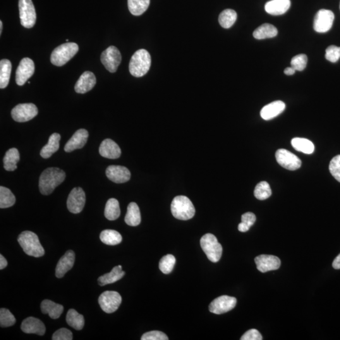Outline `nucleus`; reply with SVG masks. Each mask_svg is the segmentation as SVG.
<instances>
[{"mask_svg": "<svg viewBox=\"0 0 340 340\" xmlns=\"http://www.w3.org/2000/svg\"><path fill=\"white\" fill-rule=\"evenodd\" d=\"M121 61V52L116 47L110 46L102 53V63L111 73L116 72Z\"/></svg>", "mask_w": 340, "mask_h": 340, "instance_id": "nucleus-11", "label": "nucleus"}, {"mask_svg": "<svg viewBox=\"0 0 340 340\" xmlns=\"http://www.w3.org/2000/svg\"><path fill=\"white\" fill-rule=\"evenodd\" d=\"M141 221V212L137 203H129L125 217L126 223L130 226H137L140 224Z\"/></svg>", "mask_w": 340, "mask_h": 340, "instance_id": "nucleus-29", "label": "nucleus"}, {"mask_svg": "<svg viewBox=\"0 0 340 340\" xmlns=\"http://www.w3.org/2000/svg\"><path fill=\"white\" fill-rule=\"evenodd\" d=\"M296 71L294 69L293 67H290V68H287L284 70V73L286 75L291 76L293 75Z\"/></svg>", "mask_w": 340, "mask_h": 340, "instance_id": "nucleus-52", "label": "nucleus"}, {"mask_svg": "<svg viewBox=\"0 0 340 340\" xmlns=\"http://www.w3.org/2000/svg\"><path fill=\"white\" fill-rule=\"evenodd\" d=\"M75 260V254L73 251L69 250L60 258L56 268V276L62 278L73 267Z\"/></svg>", "mask_w": 340, "mask_h": 340, "instance_id": "nucleus-22", "label": "nucleus"}, {"mask_svg": "<svg viewBox=\"0 0 340 340\" xmlns=\"http://www.w3.org/2000/svg\"><path fill=\"white\" fill-rule=\"evenodd\" d=\"M88 136V132L86 129H79L66 144L64 151L70 153L76 150L81 149L87 143Z\"/></svg>", "mask_w": 340, "mask_h": 340, "instance_id": "nucleus-18", "label": "nucleus"}, {"mask_svg": "<svg viewBox=\"0 0 340 340\" xmlns=\"http://www.w3.org/2000/svg\"><path fill=\"white\" fill-rule=\"evenodd\" d=\"M11 63L8 59L0 61V88L3 89L8 86L10 78Z\"/></svg>", "mask_w": 340, "mask_h": 340, "instance_id": "nucleus-32", "label": "nucleus"}, {"mask_svg": "<svg viewBox=\"0 0 340 340\" xmlns=\"http://www.w3.org/2000/svg\"><path fill=\"white\" fill-rule=\"evenodd\" d=\"M291 4V0H271L265 4V9L270 15H281L288 11Z\"/></svg>", "mask_w": 340, "mask_h": 340, "instance_id": "nucleus-23", "label": "nucleus"}, {"mask_svg": "<svg viewBox=\"0 0 340 340\" xmlns=\"http://www.w3.org/2000/svg\"><path fill=\"white\" fill-rule=\"evenodd\" d=\"M278 164L289 170H296L301 167L302 162L296 155L286 150L280 149L275 153Z\"/></svg>", "mask_w": 340, "mask_h": 340, "instance_id": "nucleus-13", "label": "nucleus"}, {"mask_svg": "<svg viewBox=\"0 0 340 340\" xmlns=\"http://www.w3.org/2000/svg\"><path fill=\"white\" fill-rule=\"evenodd\" d=\"M128 8L133 15L140 16L147 10L150 0H128Z\"/></svg>", "mask_w": 340, "mask_h": 340, "instance_id": "nucleus-36", "label": "nucleus"}, {"mask_svg": "<svg viewBox=\"0 0 340 340\" xmlns=\"http://www.w3.org/2000/svg\"><path fill=\"white\" fill-rule=\"evenodd\" d=\"M16 202L15 195L11 190L4 186H0V207L5 209L11 207Z\"/></svg>", "mask_w": 340, "mask_h": 340, "instance_id": "nucleus-37", "label": "nucleus"}, {"mask_svg": "<svg viewBox=\"0 0 340 340\" xmlns=\"http://www.w3.org/2000/svg\"><path fill=\"white\" fill-rule=\"evenodd\" d=\"M79 51V47L75 42H68L60 45L52 51L51 61L56 66H62L71 60Z\"/></svg>", "mask_w": 340, "mask_h": 340, "instance_id": "nucleus-5", "label": "nucleus"}, {"mask_svg": "<svg viewBox=\"0 0 340 340\" xmlns=\"http://www.w3.org/2000/svg\"><path fill=\"white\" fill-rule=\"evenodd\" d=\"M175 257L172 255H167L164 256L160 261V270L165 274H169L173 270L174 265H175Z\"/></svg>", "mask_w": 340, "mask_h": 340, "instance_id": "nucleus-40", "label": "nucleus"}, {"mask_svg": "<svg viewBox=\"0 0 340 340\" xmlns=\"http://www.w3.org/2000/svg\"><path fill=\"white\" fill-rule=\"evenodd\" d=\"M292 146L294 149L305 154H312L315 151L313 143L307 139L296 138L291 141Z\"/></svg>", "mask_w": 340, "mask_h": 340, "instance_id": "nucleus-34", "label": "nucleus"}, {"mask_svg": "<svg viewBox=\"0 0 340 340\" xmlns=\"http://www.w3.org/2000/svg\"><path fill=\"white\" fill-rule=\"evenodd\" d=\"M21 330L27 334H36L43 336L45 333V327L41 321L37 318L28 317L23 321Z\"/></svg>", "mask_w": 340, "mask_h": 340, "instance_id": "nucleus-19", "label": "nucleus"}, {"mask_svg": "<svg viewBox=\"0 0 340 340\" xmlns=\"http://www.w3.org/2000/svg\"><path fill=\"white\" fill-rule=\"evenodd\" d=\"M60 140L61 136L59 134L54 133L50 136L48 143L40 151V155L43 159H49L54 153L58 151Z\"/></svg>", "mask_w": 340, "mask_h": 340, "instance_id": "nucleus-25", "label": "nucleus"}, {"mask_svg": "<svg viewBox=\"0 0 340 340\" xmlns=\"http://www.w3.org/2000/svg\"><path fill=\"white\" fill-rule=\"evenodd\" d=\"M237 300L233 297L222 296L215 299L209 305V311L216 315L229 312L236 305Z\"/></svg>", "mask_w": 340, "mask_h": 340, "instance_id": "nucleus-14", "label": "nucleus"}, {"mask_svg": "<svg viewBox=\"0 0 340 340\" xmlns=\"http://www.w3.org/2000/svg\"><path fill=\"white\" fill-rule=\"evenodd\" d=\"M329 169L334 178L340 182V155H337L332 160Z\"/></svg>", "mask_w": 340, "mask_h": 340, "instance_id": "nucleus-44", "label": "nucleus"}, {"mask_svg": "<svg viewBox=\"0 0 340 340\" xmlns=\"http://www.w3.org/2000/svg\"><path fill=\"white\" fill-rule=\"evenodd\" d=\"M141 340H168L167 335L159 331H152L146 333L141 337Z\"/></svg>", "mask_w": 340, "mask_h": 340, "instance_id": "nucleus-45", "label": "nucleus"}, {"mask_svg": "<svg viewBox=\"0 0 340 340\" xmlns=\"http://www.w3.org/2000/svg\"><path fill=\"white\" fill-rule=\"evenodd\" d=\"M96 82H97V80L92 72H84L76 83L75 92L81 94L87 93L93 89L96 85Z\"/></svg>", "mask_w": 340, "mask_h": 340, "instance_id": "nucleus-20", "label": "nucleus"}, {"mask_svg": "<svg viewBox=\"0 0 340 340\" xmlns=\"http://www.w3.org/2000/svg\"><path fill=\"white\" fill-rule=\"evenodd\" d=\"M152 58L147 50L140 49L132 56L129 63V71L136 78L142 77L149 71Z\"/></svg>", "mask_w": 340, "mask_h": 340, "instance_id": "nucleus-3", "label": "nucleus"}, {"mask_svg": "<svg viewBox=\"0 0 340 340\" xmlns=\"http://www.w3.org/2000/svg\"><path fill=\"white\" fill-rule=\"evenodd\" d=\"M333 267H334L335 269H340V254L337 256L336 258L334 260V262H333Z\"/></svg>", "mask_w": 340, "mask_h": 340, "instance_id": "nucleus-51", "label": "nucleus"}, {"mask_svg": "<svg viewBox=\"0 0 340 340\" xmlns=\"http://www.w3.org/2000/svg\"><path fill=\"white\" fill-rule=\"evenodd\" d=\"M35 71L34 63L32 59L25 57L21 60L16 71V82L19 86H23L28 79L32 76Z\"/></svg>", "mask_w": 340, "mask_h": 340, "instance_id": "nucleus-15", "label": "nucleus"}, {"mask_svg": "<svg viewBox=\"0 0 340 340\" xmlns=\"http://www.w3.org/2000/svg\"><path fill=\"white\" fill-rule=\"evenodd\" d=\"M105 216L109 221L118 219L121 215L119 203L116 198H110L107 201L105 208Z\"/></svg>", "mask_w": 340, "mask_h": 340, "instance_id": "nucleus-33", "label": "nucleus"}, {"mask_svg": "<svg viewBox=\"0 0 340 340\" xmlns=\"http://www.w3.org/2000/svg\"><path fill=\"white\" fill-rule=\"evenodd\" d=\"M237 19L236 12L233 9H226L222 11L219 16V22L224 28H231Z\"/></svg>", "mask_w": 340, "mask_h": 340, "instance_id": "nucleus-38", "label": "nucleus"}, {"mask_svg": "<svg viewBox=\"0 0 340 340\" xmlns=\"http://www.w3.org/2000/svg\"><path fill=\"white\" fill-rule=\"evenodd\" d=\"M66 322L72 328L76 330H81L85 325V320L83 315L79 314L73 309L68 311L66 315Z\"/></svg>", "mask_w": 340, "mask_h": 340, "instance_id": "nucleus-35", "label": "nucleus"}, {"mask_svg": "<svg viewBox=\"0 0 340 340\" xmlns=\"http://www.w3.org/2000/svg\"><path fill=\"white\" fill-rule=\"evenodd\" d=\"M8 265V262L3 255H0V269L3 270Z\"/></svg>", "mask_w": 340, "mask_h": 340, "instance_id": "nucleus-49", "label": "nucleus"}, {"mask_svg": "<svg viewBox=\"0 0 340 340\" xmlns=\"http://www.w3.org/2000/svg\"><path fill=\"white\" fill-rule=\"evenodd\" d=\"M172 214L176 219L187 221L195 214V209L192 202L186 196L179 195L174 197L171 205Z\"/></svg>", "mask_w": 340, "mask_h": 340, "instance_id": "nucleus-4", "label": "nucleus"}, {"mask_svg": "<svg viewBox=\"0 0 340 340\" xmlns=\"http://www.w3.org/2000/svg\"><path fill=\"white\" fill-rule=\"evenodd\" d=\"M85 202V191L80 187H76L69 193L67 200V207L69 212L73 214H78L82 211Z\"/></svg>", "mask_w": 340, "mask_h": 340, "instance_id": "nucleus-12", "label": "nucleus"}, {"mask_svg": "<svg viewBox=\"0 0 340 340\" xmlns=\"http://www.w3.org/2000/svg\"><path fill=\"white\" fill-rule=\"evenodd\" d=\"M250 229V227H248L247 225H246L243 222H241L238 225V230L239 231L242 232V233H245V232H247L249 229Z\"/></svg>", "mask_w": 340, "mask_h": 340, "instance_id": "nucleus-50", "label": "nucleus"}, {"mask_svg": "<svg viewBox=\"0 0 340 340\" xmlns=\"http://www.w3.org/2000/svg\"></svg>", "mask_w": 340, "mask_h": 340, "instance_id": "nucleus-54", "label": "nucleus"}, {"mask_svg": "<svg viewBox=\"0 0 340 340\" xmlns=\"http://www.w3.org/2000/svg\"><path fill=\"white\" fill-rule=\"evenodd\" d=\"M286 104L284 102L278 100L266 105L260 112V116L265 121L272 119L279 116L284 111Z\"/></svg>", "mask_w": 340, "mask_h": 340, "instance_id": "nucleus-24", "label": "nucleus"}, {"mask_svg": "<svg viewBox=\"0 0 340 340\" xmlns=\"http://www.w3.org/2000/svg\"><path fill=\"white\" fill-rule=\"evenodd\" d=\"M18 7L21 25L25 28H32L37 16L32 0H19Z\"/></svg>", "mask_w": 340, "mask_h": 340, "instance_id": "nucleus-7", "label": "nucleus"}, {"mask_svg": "<svg viewBox=\"0 0 340 340\" xmlns=\"http://www.w3.org/2000/svg\"><path fill=\"white\" fill-rule=\"evenodd\" d=\"M200 245L210 262L216 263L221 259L222 247L212 234H205L200 239Z\"/></svg>", "mask_w": 340, "mask_h": 340, "instance_id": "nucleus-6", "label": "nucleus"}, {"mask_svg": "<svg viewBox=\"0 0 340 340\" xmlns=\"http://www.w3.org/2000/svg\"><path fill=\"white\" fill-rule=\"evenodd\" d=\"M335 19L334 13L329 9H322L317 12L314 20V30L318 33H325L331 29Z\"/></svg>", "mask_w": 340, "mask_h": 340, "instance_id": "nucleus-10", "label": "nucleus"}, {"mask_svg": "<svg viewBox=\"0 0 340 340\" xmlns=\"http://www.w3.org/2000/svg\"><path fill=\"white\" fill-rule=\"evenodd\" d=\"M255 197L258 200L267 199L272 195V190L267 181H261L258 184L254 191Z\"/></svg>", "mask_w": 340, "mask_h": 340, "instance_id": "nucleus-39", "label": "nucleus"}, {"mask_svg": "<svg viewBox=\"0 0 340 340\" xmlns=\"http://www.w3.org/2000/svg\"><path fill=\"white\" fill-rule=\"evenodd\" d=\"M257 269L260 272L265 273L279 269L281 262L279 258L273 255H262L255 259Z\"/></svg>", "mask_w": 340, "mask_h": 340, "instance_id": "nucleus-16", "label": "nucleus"}, {"mask_svg": "<svg viewBox=\"0 0 340 340\" xmlns=\"http://www.w3.org/2000/svg\"><path fill=\"white\" fill-rule=\"evenodd\" d=\"M66 178L65 172L57 168H48L40 174L39 186L42 195H48L63 183Z\"/></svg>", "mask_w": 340, "mask_h": 340, "instance_id": "nucleus-1", "label": "nucleus"}, {"mask_svg": "<svg viewBox=\"0 0 340 340\" xmlns=\"http://www.w3.org/2000/svg\"><path fill=\"white\" fill-rule=\"evenodd\" d=\"M125 275V272L122 270V266L119 265L113 268L112 271L102 275L98 279L100 286H106L107 284L115 283L121 280Z\"/></svg>", "mask_w": 340, "mask_h": 340, "instance_id": "nucleus-26", "label": "nucleus"}, {"mask_svg": "<svg viewBox=\"0 0 340 340\" xmlns=\"http://www.w3.org/2000/svg\"><path fill=\"white\" fill-rule=\"evenodd\" d=\"M73 339V334L70 330L64 328L57 330L52 338L53 340H72Z\"/></svg>", "mask_w": 340, "mask_h": 340, "instance_id": "nucleus-46", "label": "nucleus"}, {"mask_svg": "<svg viewBox=\"0 0 340 340\" xmlns=\"http://www.w3.org/2000/svg\"><path fill=\"white\" fill-rule=\"evenodd\" d=\"M16 319L10 311L7 309L0 310V326L2 328L11 327L15 324Z\"/></svg>", "mask_w": 340, "mask_h": 340, "instance_id": "nucleus-41", "label": "nucleus"}, {"mask_svg": "<svg viewBox=\"0 0 340 340\" xmlns=\"http://www.w3.org/2000/svg\"><path fill=\"white\" fill-rule=\"evenodd\" d=\"M100 239L105 245L114 246L121 243L123 237L115 230L106 229L100 233Z\"/></svg>", "mask_w": 340, "mask_h": 340, "instance_id": "nucleus-31", "label": "nucleus"}, {"mask_svg": "<svg viewBox=\"0 0 340 340\" xmlns=\"http://www.w3.org/2000/svg\"><path fill=\"white\" fill-rule=\"evenodd\" d=\"M260 333L256 329H251L246 332L241 338V340H262Z\"/></svg>", "mask_w": 340, "mask_h": 340, "instance_id": "nucleus-47", "label": "nucleus"}, {"mask_svg": "<svg viewBox=\"0 0 340 340\" xmlns=\"http://www.w3.org/2000/svg\"><path fill=\"white\" fill-rule=\"evenodd\" d=\"M107 178L116 183H123L131 178V172L125 167L111 165L106 170Z\"/></svg>", "mask_w": 340, "mask_h": 340, "instance_id": "nucleus-17", "label": "nucleus"}, {"mask_svg": "<svg viewBox=\"0 0 340 340\" xmlns=\"http://www.w3.org/2000/svg\"><path fill=\"white\" fill-rule=\"evenodd\" d=\"M326 59L331 62L336 63L340 58V47L331 45L326 50Z\"/></svg>", "mask_w": 340, "mask_h": 340, "instance_id": "nucleus-43", "label": "nucleus"}, {"mask_svg": "<svg viewBox=\"0 0 340 340\" xmlns=\"http://www.w3.org/2000/svg\"><path fill=\"white\" fill-rule=\"evenodd\" d=\"M41 311L42 313L48 314L52 319L56 320L61 317L63 312L64 307L50 300H44L42 302Z\"/></svg>", "mask_w": 340, "mask_h": 340, "instance_id": "nucleus-27", "label": "nucleus"}, {"mask_svg": "<svg viewBox=\"0 0 340 340\" xmlns=\"http://www.w3.org/2000/svg\"><path fill=\"white\" fill-rule=\"evenodd\" d=\"M99 153L102 157L112 160L119 159L121 155V148L111 139H106L102 141L100 146Z\"/></svg>", "mask_w": 340, "mask_h": 340, "instance_id": "nucleus-21", "label": "nucleus"}, {"mask_svg": "<svg viewBox=\"0 0 340 340\" xmlns=\"http://www.w3.org/2000/svg\"><path fill=\"white\" fill-rule=\"evenodd\" d=\"M122 303L121 295L116 291H105L100 296L99 303L105 313L111 314L118 310Z\"/></svg>", "mask_w": 340, "mask_h": 340, "instance_id": "nucleus-9", "label": "nucleus"}, {"mask_svg": "<svg viewBox=\"0 0 340 340\" xmlns=\"http://www.w3.org/2000/svg\"><path fill=\"white\" fill-rule=\"evenodd\" d=\"M18 242L24 252L28 256L39 258L44 255V249L40 244L37 234L33 232H22L18 237Z\"/></svg>", "mask_w": 340, "mask_h": 340, "instance_id": "nucleus-2", "label": "nucleus"}, {"mask_svg": "<svg viewBox=\"0 0 340 340\" xmlns=\"http://www.w3.org/2000/svg\"><path fill=\"white\" fill-rule=\"evenodd\" d=\"M20 161V154L16 148H11L7 151L3 158L4 169L6 171H13L17 169V164Z\"/></svg>", "mask_w": 340, "mask_h": 340, "instance_id": "nucleus-28", "label": "nucleus"}, {"mask_svg": "<svg viewBox=\"0 0 340 340\" xmlns=\"http://www.w3.org/2000/svg\"><path fill=\"white\" fill-rule=\"evenodd\" d=\"M277 33L278 30L275 26L270 23H264L254 31L253 37L258 40L269 39L275 37Z\"/></svg>", "mask_w": 340, "mask_h": 340, "instance_id": "nucleus-30", "label": "nucleus"}, {"mask_svg": "<svg viewBox=\"0 0 340 340\" xmlns=\"http://www.w3.org/2000/svg\"><path fill=\"white\" fill-rule=\"evenodd\" d=\"M2 30H3V22L2 21H0V34H1Z\"/></svg>", "mask_w": 340, "mask_h": 340, "instance_id": "nucleus-53", "label": "nucleus"}, {"mask_svg": "<svg viewBox=\"0 0 340 340\" xmlns=\"http://www.w3.org/2000/svg\"><path fill=\"white\" fill-rule=\"evenodd\" d=\"M308 57L306 54H301L294 56L291 60V66L296 71H302L306 68Z\"/></svg>", "mask_w": 340, "mask_h": 340, "instance_id": "nucleus-42", "label": "nucleus"}, {"mask_svg": "<svg viewBox=\"0 0 340 340\" xmlns=\"http://www.w3.org/2000/svg\"><path fill=\"white\" fill-rule=\"evenodd\" d=\"M38 114V109L33 104H21L12 109L11 117L18 123H25L34 118Z\"/></svg>", "mask_w": 340, "mask_h": 340, "instance_id": "nucleus-8", "label": "nucleus"}, {"mask_svg": "<svg viewBox=\"0 0 340 340\" xmlns=\"http://www.w3.org/2000/svg\"><path fill=\"white\" fill-rule=\"evenodd\" d=\"M255 215L252 212H246L241 216V222L251 227L256 221Z\"/></svg>", "mask_w": 340, "mask_h": 340, "instance_id": "nucleus-48", "label": "nucleus"}]
</instances>
